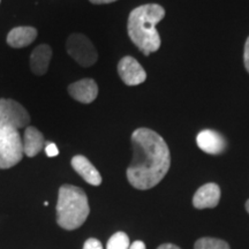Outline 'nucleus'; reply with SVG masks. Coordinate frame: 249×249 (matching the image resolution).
<instances>
[{
  "mask_svg": "<svg viewBox=\"0 0 249 249\" xmlns=\"http://www.w3.org/2000/svg\"><path fill=\"white\" fill-rule=\"evenodd\" d=\"M89 1L95 5H104V4H111V2L117 1V0H89Z\"/></svg>",
  "mask_w": 249,
  "mask_h": 249,
  "instance_id": "21",
  "label": "nucleus"
},
{
  "mask_svg": "<svg viewBox=\"0 0 249 249\" xmlns=\"http://www.w3.org/2000/svg\"><path fill=\"white\" fill-rule=\"evenodd\" d=\"M90 213L88 197L83 189L73 185H64L59 189L57 223L67 231L79 229Z\"/></svg>",
  "mask_w": 249,
  "mask_h": 249,
  "instance_id": "3",
  "label": "nucleus"
},
{
  "mask_svg": "<svg viewBox=\"0 0 249 249\" xmlns=\"http://www.w3.org/2000/svg\"><path fill=\"white\" fill-rule=\"evenodd\" d=\"M244 59H245V66H246V70H247V71L249 73V37L247 38V40H246Z\"/></svg>",
  "mask_w": 249,
  "mask_h": 249,
  "instance_id": "19",
  "label": "nucleus"
},
{
  "mask_svg": "<svg viewBox=\"0 0 249 249\" xmlns=\"http://www.w3.org/2000/svg\"><path fill=\"white\" fill-rule=\"evenodd\" d=\"M0 1H1V0H0Z\"/></svg>",
  "mask_w": 249,
  "mask_h": 249,
  "instance_id": "24",
  "label": "nucleus"
},
{
  "mask_svg": "<svg viewBox=\"0 0 249 249\" xmlns=\"http://www.w3.org/2000/svg\"><path fill=\"white\" fill-rule=\"evenodd\" d=\"M23 152L28 157H35L44 149L45 140L43 134L35 127L28 126L23 135Z\"/></svg>",
  "mask_w": 249,
  "mask_h": 249,
  "instance_id": "13",
  "label": "nucleus"
},
{
  "mask_svg": "<svg viewBox=\"0 0 249 249\" xmlns=\"http://www.w3.org/2000/svg\"><path fill=\"white\" fill-rule=\"evenodd\" d=\"M157 249H180V248L178 247V246L172 245V244H164V245L160 246Z\"/></svg>",
  "mask_w": 249,
  "mask_h": 249,
  "instance_id": "22",
  "label": "nucleus"
},
{
  "mask_svg": "<svg viewBox=\"0 0 249 249\" xmlns=\"http://www.w3.org/2000/svg\"><path fill=\"white\" fill-rule=\"evenodd\" d=\"M66 49L68 54L82 67L92 66L98 59L97 50L91 40L83 34L70 35L66 42Z\"/></svg>",
  "mask_w": 249,
  "mask_h": 249,
  "instance_id": "6",
  "label": "nucleus"
},
{
  "mask_svg": "<svg viewBox=\"0 0 249 249\" xmlns=\"http://www.w3.org/2000/svg\"><path fill=\"white\" fill-rule=\"evenodd\" d=\"M68 92H70L71 97L75 101L83 103V104H90L97 98L98 86L95 80L83 79L71 83L68 87Z\"/></svg>",
  "mask_w": 249,
  "mask_h": 249,
  "instance_id": "8",
  "label": "nucleus"
},
{
  "mask_svg": "<svg viewBox=\"0 0 249 249\" xmlns=\"http://www.w3.org/2000/svg\"><path fill=\"white\" fill-rule=\"evenodd\" d=\"M45 152L49 157H55V156L59 155V150H58L57 145H55L54 143H51V142L46 144Z\"/></svg>",
  "mask_w": 249,
  "mask_h": 249,
  "instance_id": "18",
  "label": "nucleus"
},
{
  "mask_svg": "<svg viewBox=\"0 0 249 249\" xmlns=\"http://www.w3.org/2000/svg\"><path fill=\"white\" fill-rule=\"evenodd\" d=\"M118 74L127 86H139L147 80V73L135 58L124 57L118 64Z\"/></svg>",
  "mask_w": 249,
  "mask_h": 249,
  "instance_id": "7",
  "label": "nucleus"
},
{
  "mask_svg": "<svg viewBox=\"0 0 249 249\" xmlns=\"http://www.w3.org/2000/svg\"><path fill=\"white\" fill-rule=\"evenodd\" d=\"M30 124V116L20 103L13 99H0V130L26 128Z\"/></svg>",
  "mask_w": 249,
  "mask_h": 249,
  "instance_id": "5",
  "label": "nucleus"
},
{
  "mask_svg": "<svg viewBox=\"0 0 249 249\" xmlns=\"http://www.w3.org/2000/svg\"><path fill=\"white\" fill-rule=\"evenodd\" d=\"M83 249H103V246L101 241L95 238H90L85 242L83 245Z\"/></svg>",
  "mask_w": 249,
  "mask_h": 249,
  "instance_id": "17",
  "label": "nucleus"
},
{
  "mask_svg": "<svg viewBox=\"0 0 249 249\" xmlns=\"http://www.w3.org/2000/svg\"><path fill=\"white\" fill-rule=\"evenodd\" d=\"M246 210H247V213H249V200L246 202Z\"/></svg>",
  "mask_w": 249,
  "mask_h": 249,
  "instance_id": "23",
  "label": "nucleus"
},
{
  "mask_svg": "<svg viewBox=\"0 0 249 249\" xmlns=\"http://www.w3.org/2000/svg\"><path fill=\"white\" fill-rule=\"evenodd\" d=\"M196 143L202 151L209 155H219L226 148L225 139L213 129L202 130L196 138Z\"/></svg>",
  "mask_w": 249,
  "mask_h": 249,
  "instance_id": "10",
  "label": "nucleus"
},
{
  "mask_svg": "<svg viewBox=\"0 0 249 249\" xmlns=\"http://www.w3.org/2000/svg\"><path fill=\"white\" fill-rule=\"evenodd\" d=\"M132 145L133 160L127 169V179L134 188L147 191L157 186L169 172V147L160 134L144 127L134 130Z\"/></svg>",
  "mask_w": 249,
  "mask_h": 249,
  "instance_id": "1",
  "label": "nucleus"
},
{
  "mask_svg": "<svg viewBox=\"0 0 249 249\" xmlns=\"http://www.w3.org/2000/svg\"><path fill=\"white\" fill-rule=\"evenodd\" d=\"M220 200V188L217 183H205L195 193L193 205L196 209H209L217 207Z\"/></svg>",
  "mask_w": 249,
  "mask_h": 249,
  "instance_id": "9",
  "label": "nucleus"
},
{
  "mask_svg": "<svg viewBox=\"0 0 249 249\" xmlns=\"http://www.w3.org/2000/svg\"><path fill=\"white\" fill-rule=\"evenodd\" d=\"M52 58V49L48 44L38 45L30 55V67L36 75H44Z\"/></svg>",
  "mask_w": 249,
  "mask_h": 249,
  "instance_id": "12",
  "label": "nucleus"
},
{
  "mask_svg": "<svg viewBox=\"0 0 249 249\" xmlns=\"http://www.w3.org/2000/svg\"><path fill=\"white\" fill-rule=\"evenodd\" d=\"M165 17V9L158 4L142 5L133 9L128 17L127 31L132 42L149 55L160 48V37L156 26Z\"/></svg>",
  "mask_w": 249,
  "mask_h": 249,
  "instance_id": "2",
  "label": "nucleus"
},
{
  "mask_svg": "<svg viewBox=\"0 0 249 249\" xmlns=\"http://www.w3.org/2000/svg\"><path fill=\"white\" fill-rule=\"evenodd\" d=\"M129 249H147V247H145V244L143 241H134L129 246Z\"/></svg>",
  "mask_w": 249,
  "mask_h": 249,
  "instance_id": "20",
  "label": "nucleus"
},
{
  "mask_svg": "<svg viewBox=\"0 0 249 249\" xmlns=\"http://www.w3.org/2000/svg\"><path fill=\"white\" fill-rule=\"evenodd\" d=\"M194 249H231L226 241L216 238H201L195 242Z\"/></svg>",
  "mask_w": 249,
  "mask_h": 249,
  "instance_id": "15",
  "label": "nucleus"
},
{
  "mask_svg": "<svg viewBox=\"0 0 249 249\" xmlns=\"http://www.w3.org/2000/svg\"><path fill=\"white\" fill-rule=\"evenodd\" d=\"M23 142L18 130H0V169H11L23 158Z\"/></svg>",
  "mask_w": 249,
  "mask_h": 249,
  "instance_id": "4",
  "label": "nucleus"
},
{
  "mask_svg": "<svg viewBox=\"0 0 249 249\" xmlns=\"http://www.w3.org/2000/svg\"><path fill=\"white\" fill-rule=\"evenodd\" d=\"M37 37V30L34 27H17L12 29L7 35L9 46L21 49L30 45Z\"/></svg>",
  "mask_w": 249,
  "mask_h": 249,
  "instance_id": "14",
  "label": "nucleus"
},
{
  "mask_svg": "<svg viewBox=\"0 0 249 249\" xmlns=\"http://www.w3.org/2000/svg\"><path fill=\"white\" fill-rule=\"evenodd\" d=\"M73 169L76 171L77 174H80L83 179L86 180L89 185L99 186L102 183V176L98 172V170L91 164L88 158L82 155L74 156L71 161Z\"/></svg>",
  "mask_w": 249,
  "mask_h": 249,
  "instance_id": "11",
  "label": "nucleus"
},
{
  "mask_svg": "<svg viewBox=\"0 0 249 249\" xmlns=\"http://www.w3.org/2000/svg\"><path fill=\"white\" fill-rule=\"evenodd\" d=\"M129 238L124 232H117L107 241V249H129Z\"/></svg>",
  "mask_w": 249,
  "mask_h": 249,
  "instance_id": "16",
  "label": "nucleus"
}]
</instances>
